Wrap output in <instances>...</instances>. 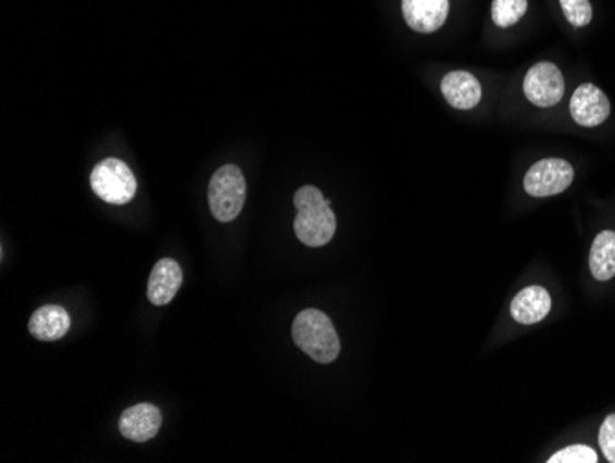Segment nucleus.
<instances>
[{
    "label": "nucleus",
    "instance_id": "obj_9",
    "mask_svg": "<svg viewBox=\"0 0 615 463\" xmlns=\"http://www.w3.org/2000/svg\"><path fill=\"white\" fill-rule=\"evenodd\" d=\"M450 0H402L405 23L418 34H434L447 23Z\"/></svg>",
    "mask_w": 615,
    "mask_h": 463
},
{
    "label": "nucleus",
    "instance_id": "obj_5",
    "mask_svg": "<svg viewBox=\"0 0 615 463\" xmlns=\"http://www.w3.org/2000/svg\"><path fill=\"white\" fill-rule=\"evenodd\" d=\"M574 166L558 158L538 161L524 177V189L532 198L562 195L574 184Z\"/></svg>",
    "mask_w": 615,
    "mask_h": 463
},
{
    "label": "nucleus",
    "instance_id": "obj_1",
    "mask_svg": "<svg viewBox=\"0 0 615 463\" xmlns=\"http://www.w3.org/2000/svg\"><path fill=\"white\" fill-rule=\"evenodd\" d=\"M293 203L297 208L293 229L302 245L308 248H321L332 240L338 229V220L334 214L330 200H326L317 187L304 185L297 190Z\"/></svg>",
    "mask_w": 615,
    "mask_h": 463
},
{
    "label": "nucleus",
    "instance_id": "obj_12",
    "mask_svg": "<svg viewBox=\"0 0 615 463\" xmlns=\"http://www.w3.org/2000/svg\"><path fill=\"white\" fill-rule=\"evenodd\" d=\"M551 311V296L548 290L538 285L527 287L522 292L516 293V298L511 303V314L514 322L522 325H535L548 317Z\"/></svg>",
    "mask_w": 615,
    "mask_h": 463
},
{
    "label": "nucleus",
    "instance_id": "obj_4",
    "mask_svg": "<svg viewBox=\"0 0 615 463\" xmlns=\"http://www.w3.org/2000/svg\"><path fill=\"white\" fill-rule=\"evenodd\" d=\"M91 187L100 200L111 205H126L137 195V179L131 168L121 159H105L95 166Z\"/></svg>",
    "mask_w": 615,
    "mask_h": 463
},
{
    "label": "nucleus",
    "instance_id": "obj_7",
    "mask_svg": "<svg viewBox=\"0 0 615 463\" xmlns=\"http://www.w3.org/2000/svg\"><path fill=\"white\" fill-rule=\"evenodd\" d=\"M612 111L610 100L604 91L593 84H582L569 102V113L575 123L582 128H598L606 121Z\"/></svg>",
    "mask_w": 615,
    "mask_h": 463
},
{
    "label": "nucleus",
    "instance_id": "obj_13",
    "mask_svg": "<svg viewBox=\"0 0 615 463\" xmlns=\"http://www.w3.org/2000/svg\"><path fill=\"white\" fill-rule=\"evenodd\" d=\"M28 329H30L32 336H36L37 340H61L71 329V316L63 306L45 305L34 312Z\"/></svg>",
    "mask_w": 615,
    "mask_h": 463
},
{
    "label": "nucleus",
    "instance_id": "obj_14",
    "mask_svg": "<svg viewBox=\"0 0 615 463\" xmlns=\"http://www.w3.org/2000/svg\"><path fill=\"white\" fill-rule=\"evenodd\" d=\"M591 275L598 280L615 277V232L599 233L590 251Z\"/></svg>",
    "mask_w": 615,
    "mask_h": 463
},
{
    "label": "nucleus",
    "instance_id": "obj_16",
    "mask_svg": "<svg viewBox=\"0 0 615 463\" xmlns=\"http://www.w3.org/2000/svg\"><path fill=\"white\" fill-rule=\"evenodd\" d=\"M561 8L567 23L575 28L590 25L593 17L590 0H561Z\"/></svg>",
    "mask_w": 615,
    "mask_h": 463
},
{
    "label": "nucleus",
    "instance_id": "obj_15",
    "mask_svg": "<svg viewBox=\"0 0 615 463\" xmlns=\"http://www.w3.org/2000/svg\"><path fill=\"white\" fill-rule=\"evenodd\" d=\"M527 0H492V21L500 28H511L527 13Z\"/></svg>",
    "mask_w": 615,
    "mask_h": 463
},
{
    "label": "nucleus",
    "instance_id": "obj_8",
    "mask_svg": "<svg viewBox=\"0 0 615 463\" xmlns=\"http://www.w3.org/2000/svg\"><path fill=\"white\" fill-rule=\"evenodd\" d=\"M161 425H163L161 410L150 402H140L127 409L118 421L122 436L135 443H145L155 438Z\"/></svg>",
    "mask_w": 615,
    "mask_h": 463
},
{
    "label": "nucleus",
    "instance_id": "obj_3",
    "mask_svg": "<svg viewBox=\"0 0 615 463\" xmlns=\"http://www.w3.org/2000/svg\"><path fill=\"white\" fill-rule=\"evenodd\" d=\"M246 203V177L236 165L217 168L209 185V205L217 222H233Z\"/></svg>",
    "mask_w": 615,
    "mask_h": 463
},
{
    "label": "nucleus",
    "instance_id": "obj_10",
    "mask_svg": "<svg viewBox=\"0 0 615 463\" xmlns=\"http://www.w3.org/2000/svg\"><path fill=\"white\" fill-rule=\"evenodd\" d=\"M442 97L455 110H474L481 102L482 87L474 74L466 71L448 73L441 82Z\"/></svg>",
    "mask_w": 615,
    "mask_h": 463
},
{
    "label": "nucleus",
    "instance_id": "obj_18",
    "mask_svg": "<svg viewBox=\"0 0 615 463\" xmlns=\"http://www.w3.org/2000/svg\"><path fill=\"white\" fill-rule=\"evenodd\" d=\"M599 446L604 458L615 463V414L608 415L599 430Z\"/></svg>",
    "mask_w": 615,
    "mask_h": 463
},
{
    "label": "nucleus",
    "instance_id": "obj_11",
    "mask_svg": "<svg viewBox=\"0 0 615 463\" xmlns=\"http://www.w3.org/2000/svg\"><path fill=\"white\" fill-rule=\"evenodd\" d=\"M183 283V270L174 259H161L151 270L148 299L153 305H168Z\"/></svg>",
    "mask_w": 615,
    "mask_h": 463
},
{
    "label": "nucleus",
    "instance_id": "obj_2",
    "mask_svg": "<svg viewBox=\"0 0 615 463\" xmlns=\"http://www.w3.org/2000/svg\"><path fill=\"white\" fill-rule=\"evenodd\" d=\"M297 348L319 364H330L341 353V341L332 320L325 312L306 309L299 312L291 327Z\"/></svg>",
    "mask_w": 615,
    "mask_h": 463
},
{
    "label": "nucleus",
    "instance_id": "obj_6",
    "mask_svg": "<svg viewBox=\"0 0 615 463\" xmlns=\"http://www.w3.org/2000/svg\"><path fill=\"white\" fill-rule=\"evenodd\" d=\"M564 91H566L564 76L555 63H537L525 74L524 92L532 105L553 108L564 98Z\"/></svg>",
    "mask_w": 615,
    "mask_h": 463
},
{
    "label": "nucleus",
    "instance_id": "obj_17",
    "mask_svg": "<svg viewBox=\"0 0 615 463\" xmlns=\"http://www.w3.org/2000/svg\"><path fill=\"white\" fill-rule=\"evenodd\" d=\"M549 463H598V452L588 446H572L555 452Z\"/></svg>",
    "mask_w": 615,
    "mask_h": 463
}]
</instances>
